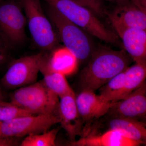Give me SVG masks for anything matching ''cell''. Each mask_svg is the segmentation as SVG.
I'll return each mask as SVG.
<instances>
[{"instance_id": "1", "label": "cell", "mask_w": 146, "mask_h": 146, "mask_svg": "<svg viewBox=\"0 0 146 146\" xmlns=\"http://www.w3.org/2000/svg\"><path fill=\"white\" fill-rule=\"evenodd\" d=\"M130 58L124 50H115L100 46L82 71L80 82L82 90L95 91L128 67Z\"/></svg>"}, {"instance_id": "17", "label": "cell", "mask_w": 146, "mask_h": 146, "mask_svg": "<svg viewBox=\"0 0 146 146\" xmlns=\"http://www.w3.org/2000/svg\"><path fill=\"white\" fill-rule=\"evenodd\" d=\"M42 62L40 72L44 76L42 81L47 88L59 98L66 94L74 93L69 85L65 76L49 70L45 65V58Z\"/></svg>"}, {"instance_id": "27", "label": "cell", "mask_w": 146, "mask_h": 146, "mask_svg": "<svg viewBox=\"0 0 146 146\" xmlns=\"http://www.w3.org/2000/svg\"><path fill=\"white\" fill-rule=\"evenodd\" d=\"M5 98V96L0 86V100H4Z\"/></svg>"}, {"instance_id": "28", "label": "cell", "mask_w": 146, "mask_h": 146, "mask_svg": "<svg viewBox=\"0 0 146 146\" xmlns=\"http://www.w3.org/2000/svg\"><path fill=\"white\" fill-rule=\"evenodd\" d=\"M1 122H0V138L2 137V134L1 130Z\"/></svg>"}, {"instance_id": "19", "label": "cell", "mask_w": 146, "mask_h": 146, "mask_svg": "<svg viewBox=\"0 0 146 146\" xmlns=\"http://www.w3.org/2000/svg\"><path fill=\"white\" fill-rule=\"evenodd\" d=\"M125 70L115 76L102 86L99 95L110 102L119 100L125 81Z\"/></svg>"}, {"instance_id": "11", "label": "cell", "mask_w": 146, "mask_h": 146, "mask_svg": "<svg viewBox=\"0 0 146 146\" xmlns=\"http://www.w3.org/2000/svg\"><path fill=\"white\" fill-rule=\"evenodd\" d=\"M74 93L66 94L59 98L57 110L58 117L61 127L68 133L71 141L76 140L82 130L83 121L77 107Z\"/></svg>"}, {"instance_id": "5", "label": "cell", "mask_w": 146, "mask_h": 146, "mask_svg": "<svg viewBox=\"0 0 146 146\" xmlns=\"http://www.w3.org/2000/svg\"><path fill=\"white\" fill-rule=\"evenodd\" d=\"M29 29L35 44L44 50H53L57 39L51 23L45 16L39 0H21Z\"/></svg>"}, {"instance_id": "18", "label": "cell", "mask_w": 146, "mask_h": 146, "mask_svg": "<svg viewBox=\"0 0 146 146\" xmlns=\"http://www.w3.org/2000/svg\"><path fill=\"white\" fill-rule=\"evenodd\" d=\"M123 89L120 100L124 98L145 82L146 63H137L125 70Z\"/></svg>"}, {"instance_id": "21", "label": "cell", "mask_w": 146, "mask_h": 146, "mask_svg": "<svg viewBox=\"0 0 146 146\" xmlns=\"http://www.w3.org/2000/svg\"><path fill=\"white\" fill-rule=\"evenodd\" d=\"M32 115L30 112L16 106L10 102H7L4 101V100H0V122H1L21 116Z\"/></svg>"}, {"instance_id": "15", "label": "cell", "mask_w": 146, "mask_h": 146, "mask_svg": "<svg viewBox=\"0 0 146 146\" xmlns=\"http://www.w3.org/2000/svg\"><path fill=\"white\" fill-rule=\"evenodd\" d=\"M107 126L108 129L117 131L127 138L139 142L142 145L146 143V124L139 120L112 117L108 122Z\"/></svg>"}, {"instance_id": "7", "label": "cell", "mask_w": 146, "mask_h": 146, "mask_svg": "<svg viewBox=\"0 0 146 146\" xmlns=\"http://www.w3.org/2000/svg\"><path fill=\"white\" fill-rule=\"evenodd\" d=\"M59 123L55 114L25 115L1 123V130L3 137L18 138L43 133Z\"/></svg>"}, {"instance_id": "12", "label": "cell", "mask_w": 146, "mask_h": 146, "mask_svg": "<svg viewBox=\"0 0 146 146\" xmlns=\"http://www.w3.org/2000/svg\"><path fill=\"white\" fill-rule=\"evenodd\" d=\"M76 101L80 117L84 122L98 119L106 115L112 103L94 91L87 90H82L76 96Z\"/></svg>"}, {"instance_id": "13", "label": "cell", "mask_w": 146, "mask_h": 146, "mask_svg": "<svg viewBox=\"0 0 146 146\" xmlns=\"http://www.w3.org/2000/svg\"><path fill=\"white\" fill-rule=\"evenodd\" d=\"M123 41L125 50L137 63H146V32L134 28L113 26Z\"/></svg>"}, {"instance_id": "14", "label": "cell", "mask_w": 146, "mask_h": 146, "mask_svg": "<svg viewBox=\"0 0 146 146\" xmlns=\"http://www.w3.org/2000/svg\"><path fill=\"white\" fill-rule=\"evenodd\" d=\"M107 13L112 26L146 30V11L131 1L117 5L113 11Z\"/></svg>"}, {"instance_id": "22", "label": "cell", "mask_w": 146, "mask_h": 146, "mask_svg": "<svg viewBox=\"0 0 146 146\" xmlns=\"http://www.w3.org/2000/svg\"><path fill=\"white\" fill-rule=\"evenodd\" d=\"M79 4L91 10L94 14L100 16L102 13L101 0H74Z\"/></svg>"}, {"instance_id": "3", "label": "cell", "mask_w": 146, "mask_h": 146, "mask_svg": "<svg viewBox=\"0 0 146 146\" xmlns=\"http://www.w3.org/2000/svg\"><path fill=\"white\" fill-rule=\"evenodd\" d=\"M10 97L12 104L35 115L55 114L59 101L42 80L16 89Z\"/></svg>"}, {"instance_id": "16", "label": "cell", "mask_w": 146, "mask_h": 146, "mask_svg": "<svg viewBox=\"0 0 146 146\" xmlns=\"http://www.w3.org/2000/svg\"><path fill=\"white\" fill-rule=\"evenodd\" d=\"M78 60L75 56L66 48L54 50L50 56H45V63L50 70L69 75L75 71Z\"/></svg>"}, {"instance_id": "24", "label": "cell", "mask_w": 146, "mask_h": 146, "mask_svg": "<svg viewBox=\"0 0 146 146\" xmlns=\"http://www.w3.org/2000/svg\"><path fill=\"white\" fill-rule=\"evenodd\" d=\"M7 49L5 44L0 39V65L5 61L7 57Z\"/></svg>"}, {"instance_id": "8", "label": "cell", "mask_w": 146, "mask_h": 146, "mask_svg": "<svg viewBox=\"0 0 146 146\" xmlns=\"http://www.w3.org/2000/svg\"><path fill=\"white\" fill-rule=\"evenodd\" d=\"M26 23V18L16 4L6 3L0 6V33L9 43L17 45L23 42Z\"/></svg>"}, {"instance_id": "20", "label": "cell", "mask_w": 146, "mask_h": 146, "mask_svg": "<svg viewBox=\"0 0 146 146\" xmlns=\"http://www.w3.org/2000/svg\"><path fill=\"white\" fill-rule=\"evenodd\" d=\"M59 129L54 128L43 133L28 135L21 142V146H54Z\"/></svg>"}, {"instance_id": "29", "label": "cell", "mask_w": 146, "mask_h": 146, "mask_svg": "<svg viewBox=\"0 0 146 146\" xmlns=\"http://www.w3.org/2000/svg\"><path fill=\"white\" fill-rule=\"evenodd\" d=\"M0 1H1V0H0Z\"/></svg>"}, {"instance_id": "6", "label": "cell", "mask_w": 146, "mask_h": 146, "mask_svg": "<svg viewBox=\"0 0 146 146\" xmlns=\"http://www.w3.org/2000/svg\"><path fill=\"white\" fill-rule=\"evenodd\" d=\"M45 56L41 52L13 60L1 80L2 84L15 89L36 82Z\"/></svg>"}, {"instance_id": "23", "label": "cell", "mask_w": 146, "mask_h": 146, "mask_svg": "<svg viewBox=\"0 0 146 146\" xmlns=\"http://www.w3.org/2000/svg\"><path fill=\"white\" fill-rule=\"evenodd\" d=\"M14 137H1L0 138V146H15L18 144V141Z\"/></svg>"}, {"instance_id": "26", "label": "cell", "mask_w": 146, "mask_h": 146, "mask_svg": "<svg viewBox=\"0 0 146 146\" xmlns=\"http://www.w3.org/2000/svg\"><path fill=\"white\" fill-rule=\"evenodd\" d=\"M101 1H102V0H101ZM105 1L115 3L117 4V5L124 4L127 3L130 1V0H105Z\"/></svg>"}, {"instance_id": "10", "label": "cell", "mask_w": 146, "mask_h": 146, "mask_svg": "<svg viewBox=\"0 0 146 146\" xmlns=\"http://www.w3.org/2000/svg\"><path fill=\"white\" fill-rule=\"evenodd\" d=\"M81 138L70 141L73 146H138L142 144L124 136L119 131L108 129L102 133L91 129H82Z\"/></svg>"}, {"instance_id": "2", "label": "cell", "mask_w": 146, "mask_h": 146, "mask_svg": "<svg viewBox=\"0 0 146 146\" xmlns=\"http://www.w3.org/2000/svg\"><path fill=\"white\" fill-rule=\"evenodd\" d=\"M84 31L106 42L119 45V36L101 23L91 10L74 0H43Z\"/></svg>"}, {"instance_id": "9", "label": "cell", "mask_w": 146, "mask_h": 146, "mask_svg": "<svg viewBox=\"0 0 146 146\" xmlns=\"http://www.w3.org/2000/svg\"><path fill=\"white\" fill-rule=\"evenodd\" d=\"M146 114L145 82L123 99L112 102L106 115L139 120Z\"/></svg>"}, {"instance_id": "25", "label": "cell", "mask_w": 146, "mask_h": 146, "mask_svg": "<svg viewBox=\"0 0 146 146\" xmlns=\"http://www.w3.org/2000/svg\"><path fill=\"white\" fill-rule=\"evenodd\" d=\"M131 1L138 8L146 11V0H131Z\"/></svg>"}, {"instance_id": "4", "label": "cell", "mask_w": 146, "mask_h": 146, "mask_svg": "<svg viewBox=\"0 0 146 146\" xmlns=\"http://www.w3.org/2000/svg\"><path fill=\"white\" fill-rule=\"evenodd\" d=\"M47 13L52 23L56 28L65 48L78 60L88 58L92 52V44L82 29L50 6L49 5Z\"/></svg>"}]
</instances>
